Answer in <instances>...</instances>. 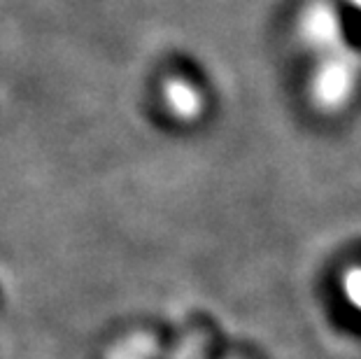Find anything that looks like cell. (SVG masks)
<instances>
[{
	"label": "cell",
	"mask_w": 361,
	"mask_h": 359,
	"mask_svg": "<svg viewBox=\"0 0 361 359\" xmlns=\"http://www.w3.org/2000/svg\"><path fill=\"white\" fill-rule=\"evenodd\" d=\"M343 294H345V299L350 301L352 308L361 312V266H355V269L345 271Z\"/></svg>",
	"instance_id": "6da1fadb"
}]
</instances>
